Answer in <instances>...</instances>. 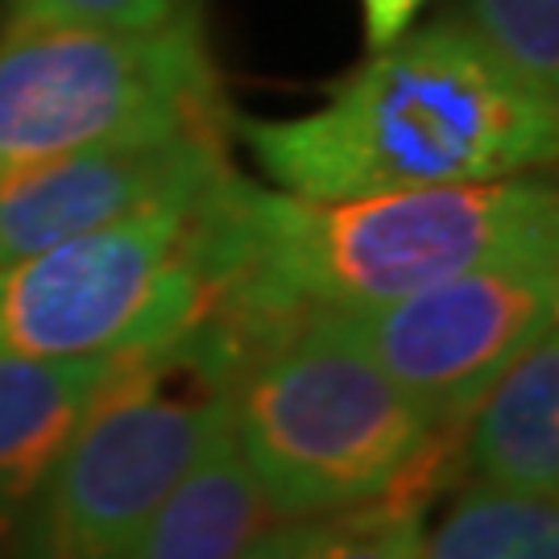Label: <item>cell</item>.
I'll return each mask as SVG.
<instances>
[{"label": "cell", "instance_id": "1", "mask_svg": "<svg viewBox=\"0 0 559 559\" xmlns=\"http://www.w3.org/2000/svg\"><path fill=\"white\" fill-rule=\"evenodd\" d=\"M216 316L245 353L307 316L365 311L468 270L559 258V191L543 175L302 200L237 166L200 203Z\"/></svg>", "mask_w": 559, "mask_h": 559}, {"label": "cell", "instance_id": "2", "mask_svg": "<svg viewBox=\"0 0 559 559\" xmlns=\"http://www.w3.org/2000/svg\"><path fill=\"white\" fill-rule=\"evenodd\" d=\"M228 133L286 195L357 200L543 175L559 154V104L460 17H436L369 50L311 112H233Z\"/></svg>", "mask_w": 559, "mask_h": 559}, {"label": "cell", "instance_id": "3", "mask_svg": "<svg viewBox=\"0 0 559 559\" xmlns=\"http://www.w3.org/2000/svg\"><path fill=\"white\" fill-rule=\"evenodd\" d=\"M228 436L270 519H336L436 498L460 427L427 419L332 316H307L240 353Z\"/></svg>", "mask_w": 559, "mask_h": 559}, {"label": "cell", "instance_id": "4", "mask_svg": "<svg viewBox=\"0 0 559 559\" xmlns=\"http://www.w3.org/2000/svg\"><path fill=\"white\" fill-rule=\"evenodd\" d=\"M237 365V340L216 320L133 360L34 493L17 559H117L228 427Z\"/></svg>", "mask_w": 559, "mask_h": 559}, {"label": "cell", "instance_id": "5", "mask_svg": "<svg viewBox=\"0 0 559 559\" xmlns=\"http://www.w3.org/2000/svg\"><path fill=\"white\" fill-rule=\"evenodd\" d=\"M228 117L200 17L145 34L21 21L0 29V175Z\"/></svg>", "mask_w": 559, "mask_h": 559}, {"label": "cell", "instance_id": "6", "mask_svg": "<svg viewBox=\"0 0 559 559\" xmlns=\"http://www.w3.org/2000/svg\"><path fill=\"white\" fill-rule=\"evenodd\" d=\"M203 195L0 265V357H141L200 332L216 316Z\"/></svg>", "mask_w": 559, "mask_h": 559}, {"label": "cell", "instance_id": "7", "mask_svg": "<svg viewBox=\"0 0 559 559\" xmlns=\"http://www.w3.org/2000/svg\"><path fill=\"white\" fill-rule=\"evenodd\" d=\"M556 311L559 258H522L332 320L427 419L460 427L480 394L556 328Z\"/></svg>", "mask_w": 559, "mask_h": 559}, {"label": "cell", "instance_id": "8", "mask_svg": "<svg viewBox=\"0 0 559 559\" xmlns=\"http://www.w3.org/2000/svg\"><path fill=\"white\" fill-rule=\"evenodd\" d=\"M228 170V120L9 170L0 175V265L166 203L195 200Z\"/></svg>", "mask_w": 559, "mask_h": 559}, {"label": "cell", "instance_id": "9", "mask_svg": "<svg viewBox=\"0 0 559 559\" xmlns=\"http://www.w3.org/2000/svg\"><path fill=\"white\" fill-rule=\"evenodd\" d=\"M133 360L138 357H0V539L17 535L62 448Z\"/></svg>", "mask_w": 559, "mask_h": 559}, {"label": "cell", "instance_id": "10", "mask_svg": "<svg viewBox=\"0 0 559 559\" xmlns=\"http://www.w3.org/2000/svg\"><path fill=\"white\" fill-rule=\"evenodd\" d=\"M456 460L473 480L522 498L559 493V336L543 332L460 423Z\"/></svg>", "mask_w": 559, "mask_h": 559}, {"label": "cell", "instance_id": "11", "mask_svg": "<svg viewBox=\"0 0 559 559\" xmlns=\"http://www.w3.org/2000/svg\"><path fill=\"white\" fill-rule=\"evenodd\" d=\"M265 519L270 514L258 498V485L224 427L117 559H237Z\"/></svg>", "mask_w": 559, "mask_h": 559}, {"label": "cell", "instance_id": "12", "mask_svg": "<svg viewBox=\"0 0 559 559\" xmlns=\"http://www.w3.org/2000/svg\"><path fill=\"white\" fill-rule=\"evenodd\" d=\"M415 559H559L556 498H522L468 480L431 531L423 526Z\"/></svg>", "mask_w": 559, "mask_h": 559}, {"label": "cell", "instance_id": "13", "mask_svg": "<svg viewBox=\"0 0 559 559\" xmlns=\"http://www.w3.org/2000/svg\"><path fill=\"white\" fill-rule=\"evenodd\" d=\"M456 17L526 87L559 104V0H464Z\"/></svg>", "mask_w": 559, "mask_h": 559}, {"label": "cell", "instance_id": "14", "mask_svg": "<svg viewBox=\"0 0 559 559\" xmlns=\"http://www.w3.org/2000/svg\"><path fill=\"white\" fill-rule=\"evenodd\" d=\"M427 506L431 498L402 493L336 514L328 519V535L311 559H415L427 526Z\"/></svg>", "mask_w": 559, "mask_h": 559}, {"label": "cell", "instance_id": "15", "mask_svg": "<svg viewBox=\"0 0 559 559\" xmlns=\"http://www.w3.org/2000/svg\"><path fill=\"white\" fill-rule=\"evenodd\" d=\"M187 17H200L195 0H9V21H21V25L145 34Z\"/></svg>", "mask_w": 559, "mask_h": 559}, {"label": "cell", "instance_id": "16", "mask_svg": "<svg viewBox=\"0 0 559 559\" xmlns=\"http://www.w3.org/2000/svg\"><path fill=\"white\" fill-rule=\"evenodd\" d=\"M328 535V519H270L237 559H311Z\"/></svg>", "mask_w": 559, "mask_h": 559}, {"label": "cell", "instance_id": "17", "mask_svg": "<svg viewBox=\"0 0 559 559\" xmlns=\"http://www.w3.org/2000/svg\"><path fill=\"white\" fill-rule=\"evenodd\" d=\"M427 9V0H360V25H365V46L381 50L394 38H402L419 13Z\"/></svg>", "mask_w": 559, "mask_h": 559}]
</instances>
